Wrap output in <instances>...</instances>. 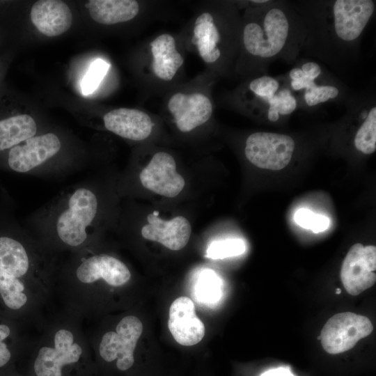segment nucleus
I'll list each match as a JSON object with an SVG mask.
<instances>
[{"label":"nucleus","mask_w":376,"mask_h":376,"mask_svg":"<svg viewBox=\"0 0 376 376\" xmlns=\"http://www.w3.org/2000/svg\"><path fill=\"white\" fill-rule=\"evenodd\" d=\"M292 1L304 25L301 52L339 71L357 61L363 34L375 15V1Z\"/></svg>","instance_id":"obj_1"},{"label":"nucleus","mask_w":376,"mask_h":376,"mask_svg":"<svg viewBox=\"0 0 376 376\" xmlns=\"http://www.w3.org/2000/svg\"><path fill=\"white\" fill-rule=\"evenodd\" d=\"M241 30L244 55L253 77L267 75L277 60L292 64L301 52L302 20L292 1L268 0L253 3Z\"/></svg>","instance_id":"obj_2"},{"label":"nucleus","mask_w":376,"mask_h":376,"mask_svg":"<svg viewBox=\"0 0 376 376\" xmlns=\"http://www.w3.org/2000/svg\"><path fill=\"white\" fill-rule=\"evenodd\" d=\"M99 213V199L88 185L72 187L47 208L41 228H48L63 244L77 247L88 240Z\"/></svg>","instance_id":"obj_3"},{"label":"nucleus","mask_w":376,"mask_h":376,"mask_svg":"<svg viewBox=\"0 0 376 376\" xmlns=\"http://www.w3.org/2000/svg\"><path fill=\"white\" fill-rule=\"evenodd\" d=\"M284 79L288 87L296 95L298 108L317 109L328 102H345L352 94L338 79L325 70L318 77H309L296 66Z\"/></svg>","instance_id":"obj_4"},{"label":"nucleus","mask_w":376,"mask_h":376,"mask_svg":"<svg viewBox=\"0 0 376 376\" xmlns=\"http://www.w3.org/2000/svg\"><path fill=\"white\" fill-rule=\"evenodd\" d=\"M296 150V141L290 135L256 132L246 139L244 155L260 169L279 171L291 162Z\"/></svg>","instance_id":"obj_5"},{"label":"nucleus","mask_w":376,"mask_h":376,"mask_svg":"<svg viewBox=\"0 0 376 376\" xmlns=\"http://www.w3.org/2000/svg\"><path fill=\"white\" fill-rule=\"evenodd\" d=\"M373 330L366 316L352 312L337 313L329 318L320 333L321 344L329 354H336L352 349Z\"/></svg>","instance_id":"obj_6"},{"label":"nucleus","mask_w":376,"mask_h":376,"mask_svg":"<svg viewBox=\"0 0 376 376\" xmlns=\"http://www.w3.org/2000/svg\"><path fill=\"white\" fill-rule=\"evenodd\" d=\"M116 330L102 336L100 354L108 362L117 359L116 367L127 370L134 364V352L143 331V324L137 317L128 315L119 322Z\"/></svg>","instance_id":"obj_7"},{"label":"nucleus","mask_w":376,"mask_h":376,"mask_svg":"<svg viewBox=\"0 0 376 376\" xmlns=\"http://www.w3.org/2000/svg\"><path fill=\"white\" fill-rule=\"evenodd\" d=\"M61 148V142L55 134L35 135L9 150L7 164L17 173L36 172L56 156Z\"/></svg>","instance_id":"obj_8"},{"label":"nucleus","mask_w":376,"mask_h":376,"mask_svg":"<svg viewBox=\"0 0 376 376\" xmlns=\"http://www.w3.org/2000/svg\"><path fill=\"white\" fill-rule=\"evenodd\" d=\"M376 247L354 244L342 264L340 279L347 292L358 295L376 281Z\"/></svg>","instance_id":"obj_9"},{"label":"nucleus","mask_w":376,"mask_h":376,"mask_svg":"<svg viewBox=\"0 0 376 376\" xmlns=\"http://www.w3.org/2000/svg\"><path fill=\"white\" fill-rule=\"evenodd\" d=\"M146 189L161 196L173 198L183 189L185 181L177 172L174 158L166 152H158L139 173Z\"/></svg>","instance_id":"obj_10"},{"label":"nucleus","mask_w":376,"mask_h":376,"mask_svg":"<svg viewBox=\"0 0 376 376\" xmlns=\"http://www.w3.org/2000/svg\"><path fill=\"white\" fill-rule=\"evenodd\" d=\"M82 353L80 345L74 343L72 333L58 330L54 336V347H42L34 362L37 376H62V367L76 363Z\"/></svg>","instance_id":"obj_11"},{"label":"nucleus","mask_w":376,"mask_h":376,"mask_svg":"<svg viewBox=\"0 0 376 376\" xmlns=\"http://www.w3.org/2000/svg\"><path fill=\"white\" fill-rule=\"evenodd\" d=\"M168 109L178 129L188 132L210 118L213 107L209 97L203 93H176L170 97Z\"/></svg>","instance_id":"obj_12"},{"label":"nucleus","mask_w":376,"mask_h":376,"mask_svg":"<svg viewBox=\"0 0 376 376\" xmlns=\"http://www.w3.org/2000/svg\"><path fill=\"white\" fill-rule=\"evenodd\" d=\"M168 327L175 341L184 346L198 343L205 333L193 301L185 296L175 299L170 306Z\"/></svg>","instance_id":"obj_13"},{"label":"nucleus","mask_w":376,"mask_h":376,"mask_svg":"<svg viewBox=\"0 0 376 376\" xmlns=\"http://www.w3.org/2000/svg\"><path fill=\"white\" fill-rule=\"evenodd\" d=\"M158 215L157 211L148 215V223L141 228L142 236L173 251L183 249L187 244L191 233V226L188 219L178 216L170 220H164Z\"/></svg>","instance_id":"obj_14"},{"label":"nucleus","mask_w":376,"mask_h":376,"mask_svg":"<svg viewBox=\"0 0 376 376\" xmlns=\"http://www.w3.org/2000/svg\"><path fill=\"white\" fill-rule=\"evenodd\" d=\"M76 276L84 283L103 279L109 285L119 287L131 278L127 265L119 259L106 254L95 255L84 259L76 269Z\"/></svg>","instance_id":"obj_15"},{"label":"nucleus","mask_w":376,"mask_h":376,"mask_svg":"<svg viewBox=\"0 0 376 376\" xmlns=\"http://www.w3.org/2000/svg\"><path fill=\"white\" fill-rule=\"evenodd\" d=\"M105 128L132 141H143L151 134L154 123L144 111L128 108L115 109L103 117Z\"/></svg>","instance_id":"obj_16"},{"label":"nucleus","mask_w":376,"mask_h":376,"mask_svg":"<svg viewBox=\"0 0 376 376\" xmlns=\"http://www.w3.org/2000/svg\"><path fill=\"white\" fill-rule=\"evenodd\" d=\"M32 23L43 35L58 36L71 26L72 15L68 5L58 0L37 1L31 9Z\"/></svg>","instance_id":"obj_17"},{"label":"nucleus","mask_w":376,"mask_h":376,"mask_svg":"<svg viewBox=\"0 0 376 376\" xmlns=\"http://www.w3.org/2000/svg\"><path fill=\"white\" fill-rule=\"evenodd\" d=\"M152 70L159 79L171 81L182 65L184 58L176 49L174 38L167 33L157 36L150 43Z\"/></svg>","instance_id":"obj_18"},{"label":"nucleus","mask_w":376,"mask_h":376,"mask_svg":"<svg viewBox=\"0 0 376 376\" xmlns=\"http://www.w3.org/2000/svg\"><path fill=\"white\" fill-rule=\"evenodd\" d=\"M221 41V32L212 15L208 12L200 15L194 23L192 42L205 63H214L221 58L222 50L219 46Z\"/></svg>","instance_id":"obj_19"},{"label":"nucleus","mask_w":376,"mask_h":376,"mask_svg":"<svg viewBox=\"0 0 376 376\" xmlns=\"http://www.w3.org/2000/svg\"><path fill=\"white\" fill-rule=\"evenodd\" d=\"M86 6L94 21L105 25L131 20L139 11V3L134 0H91Z\"/></svg>","instance_id":"obj_20"},{"label":"nucleus","mask_w":376,"mask_h":376,"mask_svg":"<svg viewBox=\"0 0 376 376\" xmlns=\"http://www.w3.org/2000/svg\"><path fill=\"white\" fill-rule=\"evenodd\" d=\"M37 132L35 120L28 114L15 115L0 120V151L11 149Z\"/></svg>","instance_id":"obj_21"},{"label":"nucleus","mask_w":376,"mask_h":376,"mask_svg":"<svg viewBox=\"0 0 376 376\" xmlns=\"http://www.w3.org/2000/svg\"><path fill=\"white\" fill-rule=\"evenodd\" d=\"M29 268L30 258L24 245L13 237L0 236V269L19 278Z\"/></svg>","instance_id":"obj_22"},{"label":"nucleus","mask_w":376,"mask_h":376,"mask_svg":"<svg viewBox=\"0 0 376 376\" xmlns=\"http://www.w3.org/2000/svg\"><path fill=\"white\" fill-rule=\"evenodd\" d=\"M222 292V280L213 270L201 272L194 285V295L198 302L214 304L221 298Z\"/></svg>","instance_id":"obj_23"},{"label":"nucleus","mask_w":376,"mask_h":376,"mask_svg":"<svg viewBox=\"0 0 376 376\" xmlns=\"http://www.w3.org/2000/svg\"><path fill=\"white\" fill-rule=\"evenodd\" d=\"M24 290V285L19 278L0 269V295L8 308L17 310L26 304L27 297Z\"/></svg>","instance_id":"obj_24"},{"label":"nucleus","mask_w":376,"mask_h":376,"mask_svg":"<svg viewBox=\"0 0 376 376\" xmlns=\"http://www.w3.org/2000/svg\"><path fill=\"white\" fill-rule=\"evenodd\" d=\"M354 148L364 155L376 150V109L372 111L360 126L354 139Z\"/></svg>","instance_id":"obj_25"},{"label":"nucleus","mask_w":376,"mask_h":376,"mask_svg":"<svg viewBox=\"0 0 376 376\" xmlns=\"http://www.w3.org/2000/svg\"><path fill=\"white\" fill-rule=\"evenodd\" d=\"M246 250V245L240 239H228L212 242L206 251V256L212 259H224L237 256Z\"/></svg>","instance_id":"obj_26"},{"label":"nucleus","mask_w":376,"mask_h":376,"mask_svg":"<svg viewBox=\"0 0 376 376\" xmlns=\"http://www.w3.org/2000/svg\"><path fill=\"white\" fill-rule=\"evenodd\" d=\"M109 66V63L101 58L95 59L91 64L81 83V92L84 95H89L97 89Z\"/></svg>","instance_id":"obj_27"},{"label":"nucleus","mask_w":376,"mask_h":376,"mask_svg":"<svg viewBox=\"0 0 376 376\" xmlns=\"http://www.w3.org/2000/svg\"><path fill=\"white\" fill-rule=\"evenodd\" d=\"M295 221L299 226L310 229L315 233L324 231L329 228V219L328 217L315 214L310 210L301 208L296 211Z\"/></svg>","instance_id":"obj_28"},{"label":"nucleus","mask_w":376,"mask_h":376,"mask_svg":"<svg viewBox=\"0 0 376 376\" xmlns=\"http://www.w3.org/2000/svg\"><path fill=\"white\" fill-rule=\"evenodd\" d=\"M9 334V327L5 324H0V367L6 365L11 357L10 352L7 347L6 344L3 342Z\"/></svg>","instance_id":"obj_29"},{"label":"nucleus","mask_w":376,"mask_h":376,"mask_svg":"<svg viewBox=\"0 0 376 376\" xmlns=\"http://www.w3.org/2000/svg\"><path fill=\"white\" fill-rule=\"evenodd\" d=\"M260 376H295L288 367H279L269 369L260 375Z\"/></svg>","instance_id":"obj_30"},{"label":"nucleus","mask_w":376,"mask_h":376,"mask_svg":"<svg viewBox=\"0 0 376 376\" xmlns=\"http://www.w3.org/2000/svg\"><path fill=\"white\" fill-rule=\"evenodd\" d=\"M340 292H341V290L340 288H337L336 291V294H340Z\"/></svg>","instance_id":"obj_31"}]
</instances>
